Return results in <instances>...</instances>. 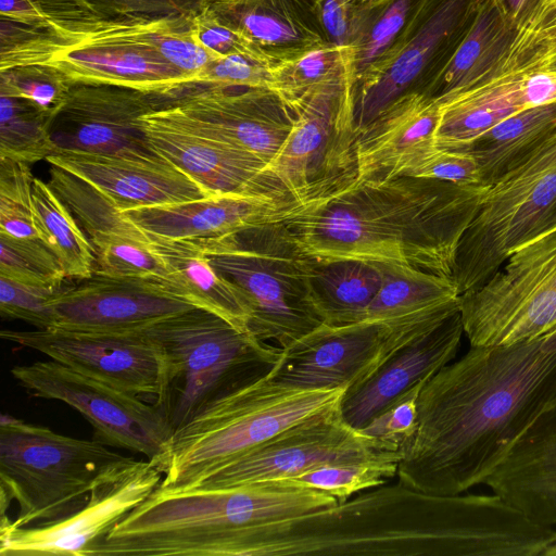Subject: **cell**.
Instances as JSON below:
<instances>
[{
  "label": "cell",
  "mask_w": 556,
  "mask_h": 556,
  "mask_svg": "<svg viewBox=\"0 0 556 556\" xmlns=\"http://www.w3.org/2000/svg\"><path fill=\"white\" fill-rule=\"evenodd\" d=\"M556 408V328L509 345L471 346L422 387L399 482L460 494L482 483L515 442Z\"/></svg>",
  "instance_id": "obj_1"
},
{
  "label": "cell",
  "mask_w": 556,
  "mask_h": 556,
  "mask_svg": "<svg viewBox=\"0 0 556 556\" xmlns=\"http://www.w3.org/2000/svg\"><path fill=\"white\" fill-rule=\"evenodd\" d=\"M235 538L230 556H530L540 530L496 494H432L399 482Z\"/></svg>",
  "instance_id": "obj_2"
},
{
  "label": "cell",
  "mask_w": 556,
  "mask_h": 556,
  "mask_svg": "<svg viewBox=\"0 0 556 556\" xmlns=\"http://www.w3.org/2000/svg\"><path fill=\"white\" fill-rule=\"evenodd\" d=\"M489 189L396 176L357 180L281 220L318 261L396 263L452 278L459 242Z\"/></svg>",
  "instance_id": "obj_3"
},
{
  "label": "cell",
  "mask_w": 556,
  "mask_h": 556,
  "mask_svg": "<svg viewBox=\"0 0 556 556\" xmlns=\"http://www.w3.org/2000/svg\"><path fill=\"white\" fill-rule=\"evenodd\" d=\"M339 504L323 491L285 480L232 488H157L92 549L91 556H227L243 528Z\"/></svg>",
  "instance_id": "obj_4"
},
{
  "label": "cell",
  "mask_w": 556,
  "mask_h": 556,
  "mask_svg": "<svg viewBox=\"0 0 556 556\" xmlns=\"http://www.w3.org/2000/svg\"><path fill=\"white\" fill-rule=\"evenodd\" d=\"M344 391L294 389L265 376L214 400L173 432L159 488H191L285 429L339 408Z\"/></svg>",
  "instance_id": "obj_5"
},
{
  "label": "cell",
  "mask_w": 556,
  "mask_h": 556,
  "mask_svg": "<svg viewBox=\"0 0 556 556\" xmlns=\"http://www.w3.org/2000/svg\"><path fill=\"white\" fill-rule=\"evenodd\" d=\"M163 354L154 404L173 430L214 400L267 376L281 349L193 307L147 328Z\"/></svg>",
  "instance_id": "obj_6"
},
{
  "label": "cell",
  "mask_w": 556,
  "mask_h": 556,
  "mask_svg": "<svg viewBox=\"0 0 556 556\" xmlns=\"http://www.w3.org/2000/svg\"><path fill=\"white\" fill-rule=\"evenodd\" d=\"M249 311L248 332L286 349L323 321L311 291V258L281 222L197 240Z\"/></svg>",
  "instance_id": "obj_7"
},
{
  "label": "cell",
  "mask_w": 556,
  "mask_h": 556,
  "mask_svg": "<svg viewBox=\"0 0 556 556\" xmlns=\"http://www.w3.org/2000/svg\"><path fill=\"white\" fill-rule=\"evenodd\" d=\"M124 455L92 439L83 440L2 415L0 422L1 513L12 501L15 519L1 523L25 528L53 523L78 511L104 468Z\"/></svg>",
  "instance_id": "obj_8"
},
{
  "label": "cell",
  "mask_w": 556,
  "mask_h": 556,
  "mask_svg": "<svg viewBox=\"0 0 556 556\" xmlns=\"http://www.w3.org/2000/svg\"><path fill=\"white\" fill-rule=\"evenodd\" d=\"M355 84L320 87L291 108L293 126L262 172L270 197L295 208L356 179Z\"/></svg>",
  "instance_id": "obj_9"
},
{
  "label": "cell",
  "mask_w": 556,
  "mask_h": 556,
  "mask_svg": "<svg viewBox=\"0 0 556 556\" xmlns=\"http://www.w3.org/2000/svg\"><path fill=\"white\" fill-rule=\"evenodd\" d=\"M483 0H415L392 45L356 80V132L399 100L427 94Z\"/></svg>",
  "instance_id": "obj_10"
},
{
  "label": "cell",
  "mask_w": 556,
  "mask_h": 556,
  "mask_svg": "<svg viewBox=\"0 0 556 556\" xmlns=\"http://www.w3.org/2000/svg\"><path fill=\"white\" fill-rule=\"evenodd\" d=\"M459 312V299L417 314L344 326L320 325L286 349L268 378L302 390L348 389L393 351Z\"/></svg>",
  "instance_id": "obj_11"
},
{
  "label": "cell",
  "mask_w": 556,
  "mask_h": 556,
  "mask_svg": "<svg viewBox=\"0 0 556 556\" xmlns=\"http://www.w3.org/2000/svg\"><path fill=\"white\" fill-rule=\"evenodd\" d=\"M471 346L509 345L556 328V230L513 252L478 287L459 295Z\"/></svg>",
  "instance_id": "obj_12"
},
{
  "label": "cell",
  "mask_w": 556,
  "mask_h": 556,
  "mask_svg": "<svg viewBox=\"0 0 556 556\" xmlns=\"http://www.w3.org/2000/svg\"><path fill=\"white\" fill-rule=\"evenodd\" d=\"M24 65L54 67L73 84L115 85L163 98L193 86L191 77L152 51L78 40L1 18L0 72Z\"/></svg>",
  "instance_id": "obj_13"
},
{
  "label": "cell",
  "mask_w": 556,
  "mask_h": 556,
  "mask_svg": "<svg viewBox=\"0 0 556 556\" xmlns=\"http://www.w3.org/2000/svg\"><path fill=\"white\" fill-rule=\"evenodd\" d=\"M556 230V162L490 188L464 233L452 279L459 294L485 281L525 244Z\"/></svg>",
  "instance_id": "obj_14"
},
{
  "label": "cell",
  "mask_w": 556,
  "mask_h": 556,
  "mask_svg": "<svg viewBox=\"0 0 556 556\" xmlns=\"http://www.w3.org/2000/svg\"><path fill=\"white\" fill-rule=\"evenodd\" d=\"M11 374L30 395L80 413L94 440L163 462L174 430L154 403L53 359L16 365Z\"/></svg>",
  "instance_id": "obj_15"
},
{
  "label": "cell",
  "mask_w": 556,
  "mask_h": 556,
  "mask_svg": "<svg viewBox=\"0 0 556 556\" xmlns=\"http://www.w3.org/2000/svg\"><path fill=\"white\" fill-rule=\"evenodd\" d=\"M163 477L160 459L123 456L97 477L88 502L75 514L25 528L1 523L0 555L90 556L92 548L160 486Z\"/></svg>",
  "instance_id": "obj_16"
},
{
  "label": "cell",
  "mask_w": 556,
  "mask_h": 556,
  "mask_svg": "<svg viewBox=\"0 0 556 556\" xmlns=\"http://www.w3.org/2000/svg\"><path fill=\"white\" fill-rule=\"evenodd\" d=\"M377 453L380 451L375 442L349 426L339 407L285 429L189 489H222L289 479L321 465L364 459Z\"/></svg>",
  "instance_id": "obj_17"
},
{
  "label": "cell",
  "mask_w": 556,
  "mask_h": 556,
  "mask_svg": "<svg viewBox=\"0 0 556 556\" xmlns=\"http://www.w3.org/2000/svg\"><path fill=\"white\" fill-rule=\"evenodd\" d=\"M0 334L7 341L137 395L155 399L161 390L163 354L147 329H7Z\"/></svg>",
  "instance_id": "obj_18"
},
{
  "label": "cell",
  "mask_w": 556,
  "mask_h": 556,
  "mask_svg": "<svg viewBox=\"0 0 556 556\" xmlns=\"http://www.w3.org/2000/svg\"><path fill=\"white\" fill-rule=\"evenodd\" d=\"M155 109V96L140 90L108 84H73L51 126L54 153L162 160L151 148L142 121Z\"/></svg>",
  "instance_id": "obj_19"
},
{
  "label": "cell",
  "mask_w": 556,
  "mask_h": 556,
  "mask_svg": "<svg viewBox=\"0 0 556 556\" xmlns=\"http://www.w3.org/2000/svg\"><path fill=\"white\" fill-rule=\"evenodd\" d=\"M142 121L154 152L211 194L269 197L262 181L264 161L213 135L177 106L156 103Z\"/></svg>",
  "instance_id": "obj_20"
},
{
  "label": "cell",
  "mask_w": 556,
  "mask_h": 556,
  "mask_svg": "<svg viewBox=\"0 0 556 556\" xmlns=\"http://www.w3.org/2000/svg\"><path fill=\"white\" fill-rule=\"evenodd\" d=\"M553 47L543 26L516 27L492 0H483L469 33L426 96L442 103L496 79L538 71Z\"/></svg>",
  "instance_id": "obj_21"
},
{
  "label": "cell",
  "mask_w": 556,
  "mask_h": 556,
  "mask_svg": "<svg viewBox=\"0 0 556 556\" xmlns=\"http://www.w3.org/2000/svg\"><path fill=\"white\" fill-rule=\"evenodd\" d=\"M65 289L53 301L54 328L87 331L144 330L197 307L168 285L100 273ZM52 329V328H51Z\"/></svg>",
  "instance_id": "obj_22"
},
{
  "label": "cell",
  "mask_w": 556,
  "mask_h": 556,
  "mask_svg": "<svg viewBox=\"0 0 556 556\" xmlns=\"http://www.w3.org/2000/svg\"><path fill=\"white\" fill-rule=\"evenodd\" d=\"M157 98L266 164L279 150L295 118L280 97L265 87L190 86L170 97Z\"/></svg>",
  "instance_id": "obj_23"
},
{
  "label": "cell",
  "mask_w": 556,
  "mask_h": 556,
  "mask_svg": "<svg viewBox=\"0 0 556 556\" xmlns=\"http://www.w3.org/2000/svg\"><path fill=\"white\" fill-rule=\"evenodd\" d=\"M48 184L89 239L96 273L139 277L168 285V271L149 236L105 195L71 173L50 165Z\"/></svg>",
  "instance_id": "obj_24"
},
{
  "label": "cell",
  "mask_w": 556,
  "mask_h": 556,
  "mask_svg": "<svg viewBox=\"0 0 556 556\" xmlns=\"http://www.w3.org/2000/svg\"><path fill=\"white\" fill-rule=\"evenodd\" d=\"M464 327L459 312L393 351L367 378L348 388L340 403L343 420L365 428L455 356Z\"/></svg>",
  "instance_id": "obj_25"
},
{
  "label": "cell",
  "mask_w": 556,
  "mask_h": 556,
  "mask_svg": "<svg viewBox=\"0 0 556 556\" xmlns=\"http://www.w3.org/2000/svg\"><path fill=\"white\" fill-rule=\"evenodd\" d=\"M46 161L89 184L119 210L176 204L215 195L163 159L56 152Z\"/></svg>",
  "instance_id": "obj_26"
},
{
  "label": "cell",
  "mask_w": 556,
  "mask_h": 556,
  "mask_svg": "<svg viewBox=\"0 0 556 556\" xmlns=\"http://www.w3.org/2000/svg\"><path fill=\"white\" fill-rule=\"evenodd\" d=\"M291 210L270 197L215 194L182 203L121 211L144 232L168 239L204 240L281 222Z\"/></svg>",
  "instance_id": "obj_27"
},
{
  "label": "cell",
  "mask_w": 556,
  "mask_h": 556,
  "mask_svg": "<svg viewBox=\"0 0 556 556\" xmlns=\"http://www.w3.org/2000/svg\"><path fill=\"white\" fill-rule=\"evenodd\" d=\"M482 483L533 523L556 525V408L532 424Z\"/></svg>",
  "instance_id": "obj_28"
},
{
  "label": "cell",
  "mask_w": 556,
  "mask_h": 556,
  "mask_svg": "<svg viewBox=\"0 0 556 556\" xmlns=\"http://www.w3.org/2000/svg\"><path fill=\"white\" fill-rule=\"evenodd\" d=\"M440 103L425 94L403 98L356 132L357 180L391 178L435 146Z\"/></svg>",
  "instance_id": "obj_29"
},
{
  "label": "cell",
  "mask_w": 556,
  "mask_h": 556,
  "mask_svg": "<svg viewBox=\"0 0 556 556\" xmlns=\"http://www.w3.org/2000/svg\"><path fill=\"white\" fill-rule=\"evenodd\" d=\"M49 20L48 28L71 38L121 42L152 51L191 77L193 85L208 64L223 58L203 49L192 39L189 29L191 17L188 16Z\"/></svg>",
  "instance_id": "obj_30"
},
{
  "label": "cell",
  "mask_w": 556,
  "mask_h": 556,
  "mask_svg": "<svg viewBox=\"0 0 556 556\" xmlns=\"http://www.w3.org/2000/svg\"><path fill=\"white\" fill-rule=\"evenodd\" d=\"M210 9L250 38L271 65L331 46L293 0H213Z\"/></svg>",
  "instance_id": "obj_31"
},
{
  "label": "cell",
  "mask_w": 556,
  "mask_h": 556,
  "mask_svg": "<svg viewBox=\"0 0 556 556\" xmlns=\"http://www.w3.org/2000/svg\"><path fill=\"white\" fill-rule=\"evenodd\" d=\"M146 233L168 271L174 293L248 332L249 311L242 296L216 271L197 240Z\"/></svg>",
  "instance_id": "obj_32"
},
{
  "label": "cell",
  "mask_w": 556,
  "mask_h": 556,
  "mask_svg": "<svg viewBox=\"0 0 556 556\" xmlns=\"http://www.w3.org/2000/svg\"><path fill=\"white\" fill-rule=\"evenodd\" d=\"M556 131V102L523 110L456 149L471 154L480 185L492 188L518 169Z\"/></svg>",
  "instance_id": "obj_33"
},
{
  "label": "cell",
  "mask_w": 556,
  "mask_h": 556,
  "mask_svg": "<svg viewBox=\"0 0 556 556\" xmlns=\"http://www.w3.org/2000/svg\"><path fill=\"white\" fill-rule=\"evenodd\" d=\"M526 74L496 79L440 103L435 146L443 149L459 148L504 119L527 110L522 92Z\"/></svg>",
  "instance_id": "obj_34"
},
{
  "label": "cell",
  "mask_w": 556,
  "mask_h": 556,
  "mask_svg": "<svg viewBox=\"0 0 556 556\" xmlns=\"http://www.w3.org/2000/svg\"><path fill=\"white\" fill-rule=\"evenodd\" d=\"M309 258L312 299L323 324L344 326L365 320L381 285L378 263Z\"/></svg>",
  "instance_id": "obj_35"
},
{
  "label": "cell",
  "mask_w": 556,
  "mask_h": 556,
  "mask_svg": "<svg viewBox=\"0 0 556 556\" xmlns=\"http://www.w3.org/2000/svg\"><path fill=\"white\" fill-rule=\"evenodd\" d=\"M34 225L39 239L60 262L66 278L84 280L96 270L93 248L77 219L48 182L34 178Z\"/></svg>",
  "instance_id": "obj_36"
},
{
  "label": "cell",
  "mask_w": 556,
  "mask_h": 556,
  "mask_svg": "<svg viewBox=\"0 0 556 556\" xmlns=\"http://www.w3.org/2000/svg\"><path fill=\"white\" fill-rule=\"evenodd\" d=\"M380 288L365 320H388L417 314L459 299L452 278L396 263H378Z\"/></svg>",
  "instance_id": "obj_37"
},
{
  "label": "cell",
  "mask_w": 556,
  "mask_h": 556,
  "mask_svg": "<svg viewBox=\"0 0 556 556\" xmlns=\"http://www.w3.org/2000/svg\"><path fill=\"white\" fill-rule=\"evenodd\" d=\"M348 77L355 78L352 49L331 45L273 65L269 89L291 110L314 90Z\"/></svg>",
  "instance_id": "obj_38"
},
{
  "label": "cell",
  "mask_w": 556,
  "mask_h": 556,
  "mask_svg": "<svg viewBox=\"0 0 556 556\" xmlns=\"http://www.w3.org/2000/svg\"><path fill=\"white\" fill-rule=\"evenodd\" d=\"M54 117L26 99L0 94V157L33 164L53 154Z\"/></svg>",
  "instance_id": "obj_39"
},
{
  "label": "cell",
  "mask_w": 556,
  "mask_h": 556,
  "mask_svg": "<svg viewBox=\"0 0 556 556\" xmlns=\"http://www.w3.org/2000/svg\"><path fill=\"white\" fill-rule=\"evenodd\" d=\"M402 451L380 452L374 456L338 464H326L285 480L323 491L340 503L361 491L378 488L397 472Z\"/></svg>",
  "instance_id": "obj_40"
},
{
  "label": "cell",
  "mask_w": 556,
  "mask_h": 556,
  "mask_svg": "<svg viewBox=\"0 0 556 556\" xmlns=\"http://www.w3.org/2000/svg\"><path fill=\"white\" fill-rule=\"evenodd\" d=\"M51 20L192 17L213 0H38Z\"/></svg>",
  "instance_id": "obj_41"
},
{
  "label": "cell",
  "mask_w": 556,
  "mask_h": 556,
  "mask_svg": "<svg viewBox=\"0 0 556 556\" xmlns=\"http://www.w3.org/2000/svg\"><path fill=\"white\" fill-rule=\"evenodd\" d=\"M0 276L15 281L62 286L64 270L39 238H15L0 232Z\"/></svg>",
  "instance_id": "obj_42"
},
{
  "label": "cell",
  "mask_w": 556,
  "mask_h": 556,
  "mask_svg": "<svg viewBox=\"0 0 556 556\" xmlns=\"http://www.w3.org/2000/svg\"><path fill=\"white\" fill-rule=\"evenodd\" d=\"M29 164L0 157V232L15 238H39L34 225Z\"/></svg>",
  "instance_id": "obj_43"
},
{
  "label": "cell",
  "mask_w": 556,
  "mask_h": 556,
  "mask_svg": "<svg viewBox=\"0 0 556 556\" xmlns=\"http://www.w3.org/2000/svg\"><path fill=\"white\" fill-rule=\"evenodd\" d=\"M73 83L60 71L46 65L16 66L0 72V94L26 99L56 115Z\"/></svg>",
  "instance_id": "obj_44"
},
{
  "label": "cell",
  "mask_w": 556,
  "mask_h": 556,
  "mask_svg": "<svg viewBox=\"0 0 556 556\" xmlns=\"http://www.w3.org/2000/svg\"><path fill=\"white\" fill-rule=\"evenodd\" d=\"M64 289L63 285H30L0 276L1 316L23 320L40 330L54 328L53 301Z\"/></svg>",
  "instance_id": "obj_45"
},
{
  "label": "cell",
  "mask_w": 556,
  "mask_h": 556,
  "mask_svg": "<svg viewBox=\"0 0 556 556\" xmlns=\"http://www.w3.org/2000/svg\"><path fill=\"white\" fill-rule=\"evenodd\" d=\"M396 176L438 179L463 186H481L479 165L471 154L437 146L402 165L393 177Z\"/></svg>",
  "instance_id": "obj_46"
},
{
  "label": "cell",
  "mask_w": 556,
  "mask_h": 556,
  "mask_svg": "<svg viewBox=\"0 0 556 556\" xmlns=\"http://www.w3.org/2000/svg\"><path fill=\"white\" fill-rule=\"evenodd\" d=\"M415 0H390L351 48L355 81L392 45Z\"/></svg>",
  "instance_id": "obj_47"
},
{
  "label": "cell",
  "mask_w": 556,
  "mask_h": 556,
  "mask_svg": "<svg viewBox=\"0 0 556 556\" xmlns=\"http://www.w3.org/2000/svg\"><path fill=\"white\" fill-rule=\"evenodd\" d=\"M424 384L417 386L359 430L380 452L400 451L417 429V400Z\"/></svg>",
  "instance_id": "obj_48"
},
{
  "label": "cell",
  "mask_w": 556,
  "mask_h": 556,
  "mask_svg": "<svg viewBox=\"0 0 556 556\" xmlns=\"http://www.w3.org/2000/svg\"><path fill=\"white\" fill-rule=\"evenodd\" d=\"M210 4L190 21L191 37L199 46L218 56L243 55L271 65L250 38L222 23Z\"/></svg>",
  "instance_id": "obj_49"
},
{
  "label": "cell",
  "mask_w": 556,
  "mask_h": 556,
  "mask_svg": "<svg viewBox=\"0 0 556 556\" xmlns=\"http://www.w3.org/2000/svg\"><path fill=\"white\" fill-rule=\"evenodd\" d=\"M271 66L243 55L223 56L197 76L194 86L269 88Z\"/></svg>",
  "instance_id": "obj_50"
},
{
  "label": "cell",
  "mask_w": 556,
  "mask_h": 556,
  "mask_svg": "<svg viewBox=\"0 0 556 556\" xmlns=\"http://www.w3.org/2000/svg\"><path fill=\"white\" fill-rule=\"evenodd\" d=\"M293 1L317 25L320 31L334 29L346 18L349 7L346 0Z\"/></svg>",
  "instance_id": "obj_51"
},
{
  "label": "cell",
  "mask_w": 556,
  "mask_h": 556,
  "mask_svg": "<svg viewBox=\"0 0 556 556\" xmlns=\"http://www.w3.org/2000/svg\"><path fill=\"white\" fill-rule=\"evenodd\" d=\"M522 92L527 109L556 102V73L538 70L526 74Z\"/></svg>",
  "instance_id": "obj_52"
},
{
  "label": "cell",
  "mask_w": 556,
  "mask_h": 556,
  "mask_svg": "<svg viewBox=\"0 0 556 556\" xmlns=\"http://www.w3.org/2000/svg\"><path fill=\"white\" fill-rule=\"evenodd\" d=\"M0 18L35 28L49 27V16L38 0H0Z\"/></svg>",
  "instance_id": "obj_53"
},
{
  "label": "cell",
  "mask_w": 556,
  "mask_h": 556,
  "mask_svg": "<svg viewBox=\"0 0 556 556\" xmlns=\"http://www.w3.org/2000/svg\"><path fill=\"white\" fill-rule=\"evenodd\" d=\"M549 0H492L503 17L516 27L536 18Z\"/></svg>",
  "instance_id": "obj_54"
},
{
  "label": "cell",
  "mask_w": 556,
  "mask_h": 556,
  "mask_svg": "<svg viewBox=\"0 0 556 556\" xmlns=\"http://www.w3.org/2000/svg\"><path fill=\"white\" fill-rule=\"evenodd\" d=\"M556 162V131L518 169L510 174L515 177L521 174L541 170Z\"/></svg>",
  "instance_id": "obj_55"
},
{
  "label": "cell",
  "mask_w": 556,
  "mask_h": 556,
  "mask_svg": "<svg viewBox=\"0 0 556 556\" xmlns=\"http://www.w3.org/2000/svg\"><path fill=\"white\" fill-rule=\"evenodd\" d=\"M541 70L556 73V48L546 56Z\"/></svg>",
  "instance_id": "obj_56"
},
{
  "label": "cell",
  "mask_w": 556,
  "mask_h": 556,
  "mask_svg": "<svg viewBox=\"0 0 556 556\" xmlns=\"http://www.w3.org/2000/svg\"><path fill=\"white\" fill-rule=\"evenodd\" d=\"M545 556H556V543L547 549Z\"/></svg>",
  "instance_id": "obj_57"
}]
</instances>
